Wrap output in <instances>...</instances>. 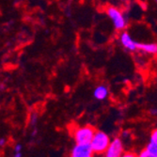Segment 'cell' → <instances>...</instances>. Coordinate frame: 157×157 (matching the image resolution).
I'll return each mask as SVG.
<instances>
[{
    "mask_svg": "<svg viewBox=\"0 0 157 157\" xmlns=\"http://www.w3.org/2000/svg\"><path fill=\"white\" fill-rule=\"evenodd\" d=\"M96 133V129L91 125L77 127L74 131V139L76 144H90Z\"/></svg>",
    "mask_w": 157,
    "mask_h": 157,
    "instance_id": "1",
    "label": "cell"
},
{
    "mask_svg": "<svg viewBox=\"0 0 157 157\" xmlns=\"http://www.w3.org/2000/svg\"><path fill=\"white\" fill-rule=\"evenodd\" d=\"M111 143L108 135L102 131H96L91 142L90 146L96 154H103L106 151L107 148Z\"/></svg>",
    "mask_w": 157,
    "mask_h": 157,
    "instance_id": "2",
    "label": "cell"
},
{
    "mask_svg": "<svg viewBox=\"0 0 157 157\" xmlns=\"http://www.w3.org/2000/svg\"><path fill=\"white\" fill-rule=\"evenodd\" d=\"M106 14L109 17V19L112 21L113 25L116 30L123 31L127 27V21L122 14V12L116 7L109 6L106 8Z\"/></svg>",
    "mask_w": 157,
    "mask_h": 157,
    "instance_id": "3",
    "label": "cell"
},
{
    "mask_svg": "<svg viewBox=\"0 0 157 157\" xmlns=\"http://www.w3.org/2000/svg\"><path fill=\"white\" fill-rule=\"evenodd\" d=\"M123 144L119 137L114 138L106 151L105 152V157H121L123 154Z\"/></svg>",
    "mask_w": 157,
    "mask_h": 157,
    "instance_id": "4",
    "label": "cell"
},
{
    "mask_svg": "<svg viewBox=\"0 0 157 157\" xmlns=\"http://www.w3.org/2000/svg\"><path fill=\"white\" fill-rule=\"evenodd\" d=\"M93 154L90 144H75L71 151V157H92Z\"/></svg>",
    "mask_w": 157,
    "mask_h": 157,
    "instance_id": "5",
    "label": "cell"
},
{
    "mask_svg": "<svg viewBox=\"0 0 157 157\" xmlns=\"http://www.w3.org/2000/svg\"><path fill=\"white\" fill-rule=\"evenodd\" d=\"M119 39H120V42L121 44V45L126 50L130 52H135L137 50V41H136L127 31H124V30L121 31Z\"/></svg>",
    "mask_w": 157,
    "mask_h": 157,
    "instance_id": "6",
    "label": "cell"
},
{
    "mask_svg": "<svg viewBox=\"0 0 157 157\" xmlns=\"http://www.w3.org/2000/svg\"><path fill=\"white\" fill-rule=\"evenodd\" d=\"M137 50H141L147 54L151 55H156L157 54V44L154 42H137Z\"/></svg>",
    "mask_w": 157,
    "mask_h": 157,
    "instance_id": "7",
    "label": "cell"
},
{
    "mask_svg": "<svg viewBox=\"0 0 157 157\" xmlns=\"http://www.w3.org/2000/svg\"><path fill=\"white\" fill-rule=\"evenodd\" d=\"M93 96L95 99L99 100V101H103V100L106 99L108 96V89L105 85H100L95 88L93 91Z\"/></svg>",
    "mask_w": 157,
    "mask_h": 157,
    "instance_id": "8",
    "label": "cell"
},
{
    "mask_svg": "<svg viewBox=\"0 0 157 157\" xmlns=\"http://www.w3.org/2000/svg\"><path fill=\"white\" fill-rule=\"evenodd\" d=\"M146 150L151 153L152 154L154 157H157V144L153 143V142H149L148 145L146 146Z\"/></svg>",
    "mask_w": 157,
    "mask_h": 157,
    "instance_id": "9",
    "label": "cell"
},
{
    "mask_svg": "<svg viewBox=\"0 0 157 157\" xmlns=\"http://www.w3.org/2000/svg\"><path fill=\"white\" fill-rule=\"evenodd\" d=\"M150 141L151 142H153V143H155V144H157V128L151 132Z\"/></svg>",
    "mask_w": 157,
    "mask_h": 157,
    "instance_id": "10",
    "label": "cell"
},
{
    "mask_svg": "<svg viewBox=\"0 0 157 157\" xmlns=\"http://www.w3.org/2000/svg\"><path fill=\"white\" fill-rule=\"evenodd\" d=\"M138 157H154L152 154H151L146 149L142 151L139 154H138Z\"/></svg>",
    "mask_w": 157,
    "mask_h": 157,
    "instance_id": "11",
    "label": "cell"
},
{
    "mask_svg": "<svg viewBox=\"0 0 157 157\" xmlns=\"http://www.w3.org/2000/svg\"><path fill=\"white\" fill-rule=\"evenodd\" d=\"M121 157H138L136 154H135L134 152H131V151H125L123 152L122 156Z\"/></svg>",
    "mask_w": 157,
    "mask_h": 157,
    "instance_id": "12",
    "label": "cell"
},
{
    "mask_svg": "<svg viewBox=\"0 0 157 157\" xmlns=\"http://www.w3.org/2000/svg\"><path fill=\"white\" fill-rule=\"evenodd\" d=\"M14 151H15V152H21V151H22V145L21 144L15 145V147H14Z\"/></svg>",
    "mask_w": 157,
    "mask_h": 157,
    "instance_id": "13",
    "label": "cell"
},
{
    "mask_svg": "<svg viewBox=\"0 0 157 157\" xmlns=\"http://www.w3.org/2000/svg\"><path fill=\"white\" fill-rule=\"evenodd\" d=\"M5 143H6V139L5 138H1V139H0V146L3 147L5 145Z\"/></svg>",
    "mask_w": 157,
    "mask_h": 157,
    "instance_id": "14",
    "label": "cell"
},
{
    "mask_svg": "<svg viewBox=\"0 0 157 157\" xmlns=\"http://www.w3.org/2000/svg\"><path fill=\"white\" fill-rule=\"evenodd\" d=\"M12 157H22V153L21 152H16Z\"/></svg>",
    "mask_w": 157,
    "mask_h": 157,
    "instance_id": "15",
    "label": "cell"
},
{
    "mask_svg": "<svg viewBox=\"0 0 157 157\" xmlns=\"http://www.w3.org/2000/svg\"><path fill=\"white\" fill-rule=\"evenodd\" d=\"M3 89H4V85H3V84H1V90H2Z\"/></svg>",
    "mask_w": 157,
    "mask_h": 157,
    "instance_id": "16",
    "label": "cell"
},
{
    "mask_svg": "<svg viewBox=\"0 0 157 157\" xmlns=\"http://www.w3.org/2000/svg\"><path fill=\"white\" fill-rule=\"evenodd\" d=\"M156 3H157V0H156Z\"/></svg>",
    "mask_w": 157,
    "mask_h": 157,
    "instance_id": "17",
    "label": "cell"
}]
</instances>
